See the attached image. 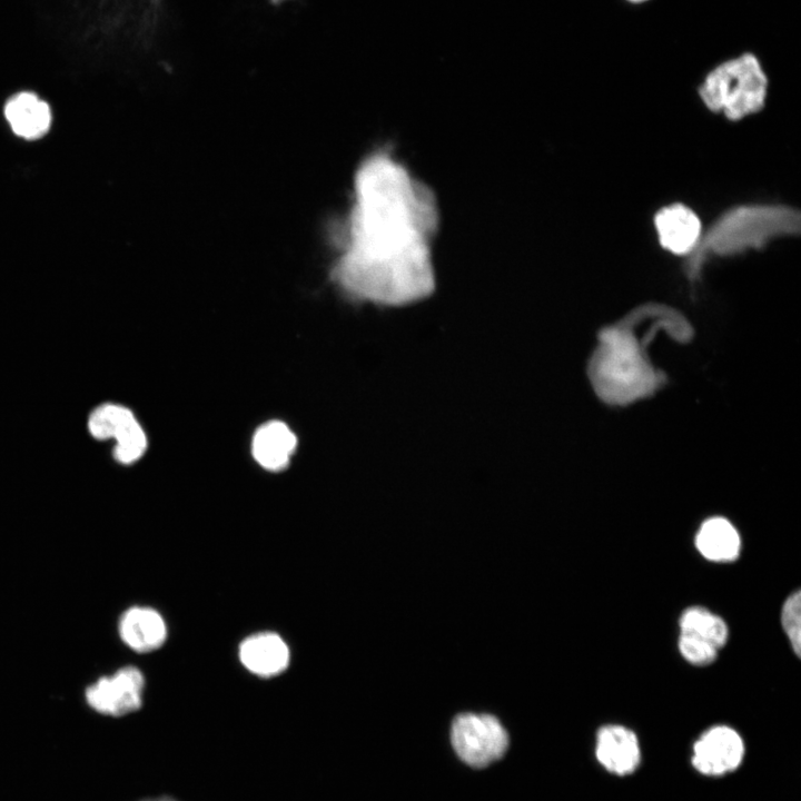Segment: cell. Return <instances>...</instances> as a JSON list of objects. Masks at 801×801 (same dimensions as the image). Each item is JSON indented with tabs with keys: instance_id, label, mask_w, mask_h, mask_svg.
<instances>
[{
	"instance_id": "1",
	"label": "cell",
	"mask_w": 801,
	"mask_h": 801,
	"mask_svg": "<svg viewBox=\"0 0 801 801\" xmlns=\"http://www.w3.org/2000/svg\"><path fill=\"white\" fill-rule=\"evenodd\" d=\"M432 195L396 160L366 158L354 179V199L333 278L350 298L403 307L435 288L431 240L437 218Z\"/></svg>"
},
{
	"instance_id": "2",
	"label": "cell",
	"mask_w": 801,
	"mask_h": 801,
	"mask_svg": "<svg viewBox=\"0 0 801 801\" xmlns=\"http://www.w3.org/2000/svg\"><path fill=\"white\" fill-rule=\"evenodd\" d=\"M636 326L637 313L634 308L599 332L587 376L596 396L607 405L632 404L652 396L665 385V373L651 363L646 350L656 333L664 330L682 344L693 337L691 324L674 308L654 324L644 338L636 333Z\"/></svg>"
},
{
	"instance_id": "3",
	"label": "cell",
	"mask_w": 801,
	"mask_h": 801,
	"mask_svg": "<svg viewBox=\"0 0 801 801\" xmlns=\"http://www.w3.org/2000/svg\"><path fill=\"white\" fill-rule=\"evenodd\" d=\"M799 231L800 214L790 206L746 204L732 207L703 230L699 245L686 257V278L695 284L711 258L762 249L775 239L791 237Z\"/></svg>"
},
{
	"instance_id": "4",
	"label": "cell",
	"mask_w": 801,
	"mask_h": 801,
	"mask_svg": "<svg viewBox=\"0 0 801 801\" xmlns=\"http://www.w3.org/2000/svg\"><path fill=\"white\" fill-rule=\"evenodd\" d=\"M698 92L710 111L738 121L763 109L768 78L758 58L743 53L712 69Z\"/></svg>"
},
{
	"instance_id": "5",
	"label": "cell",
	"mask_w": 801,
	"mask_h": 801,
	"mask_svg": "<svg viewBox=\"0 0 801 801\" xmlns=\"http://www.w3.org/2000/svg\"><path fill=\"white\" fill-rule=\"evenodd\" d=\"M451 742L464 763L484 768L505 754L508 734L491 714L462 713L452 723Z\"/></svg>"
},
{
	"instance_id": "6",
	"label": "cell",
	"mask_w": 801,
	"mask_h": 801,
	"mask_svg": "<svg viewBox=\"0 0 801 801\" xmlns=\"http://www.w3.org/2000/svg\"><path fill=\"white\" fill-rule=\"evenodd\" d=\"M89 434L97 441L113 439V458L123 465L139 461L147 449V436L135 414L127 407L103 403L87 421Z\"/></svg>"
},
{
	"instance_id": "7",
	"label": "cell",
	"mask_w": 801,
	"mask_h": 801,
	"mask_svg": "<svg viewBox=\"0 0 801 801\" xmlns=\"http://www.w3.org/2000/svg\"><path fill=\"white\" fill-rule=\"evenodd\" d=\"M145 678L136 666H123L112 675L102 676L85 692L86 701L95 711L110 716H122L137 711L142 704Z\"/></svg>"
},
{
	"instance_id": "8",
	"label": "cell",
	"mask_w": 801,
	"mask_h": 801,
	"mask_svg": "<svg viewBox=\"0 0 801 801\" xmlns=\"http://www.w3.org/2000/svg\"><path fill=\"white\" fill-rule=\"evenodd\" d=\"M744 754L740 734L730 726L715 725L694 743L692 765L705 775H722L735 770Z\"/></svg>"
},
{
	"instance_id": "9",
	"label": "cell",
	"mask_w": 801,
	"mask_h": 801,
	"mask_svg": "<svg viewBox=\"0 0 801 801\" xmlns=\"http://www.w3.org/2000/svg\"><path fill=\"white\" fill-rule=\"evenodd\" d=\"M653 225L660 246L675 256L689 257L703 233L698 214L680 202L660 208L654 215Z\"/></svg>"
},
{
	"instance_id": "10",
	"label": "cell",
	"mask_w": 801,
	"mask_h": 801,
	"mask_svg": "<svg viewBox=\"0 0 801 801\" xmlns=\"http://www.w3.org/2000/svg\"><path fill=\"white\" fill-rule=\"evenodd\" d=\"M595 755L610 772L625 775L640 762V745L635 733L617 724H607L597 731Z\"/></svg>"
},
{
	"instance_id": "11",
	"label": "cell",
	"mask_w": 801,
	"mask_h": 801,
	"mask_svg": "<svg viewBox=\"0 0 801 801\" xmlns=\"http://www.w3.org/2000/svg\"><path fill=\"white\" fill-rule=\"evenodd\" d=\"M289 649L276 633L260 632L245 639L239 646V660L253 674L263 678L276 676L289 663Z\"/></svg>"
},
{
	"instance_id": "12",
	"label": "cell",
	"mask_w": 801,
	"mask_h": 801,
	"mask_svg": "<svg viewBox=\"0 0 801 801\" xmlns=\"http://www.w3.org/2000/svg\"><path fill=\"white\" fill-rule=\"evenodd\" d=\"M118 632L122 642L139 653L159 649L167 637V626L162 616L147 606L128 609L119 620Z\"/></svg>"
},
{
	"instance_id": "13",
	"label": "cell",
	"mask_w": 801,
	"mask_h": 801,
	"mask_svg": "<svg viewBox=\"0 0 801 801\" xmlns=\"http://www.w3.org/2000/svg\"><path fill=\"white\" fill-rule=\"evenodd\" d=\"M296 445L297 439L290 428L283 422L271 421L256 431L251 452L261 467L276 472L288 465Z\"/></svg>"
},
{
	"instance_id": "14",
	"label": "cell",
	"mask_w": 801,
	"mask_h": 801,
	"mask_svg": "<svg viewBox=\"0 0 801 801\" xmlns=\"http://www.w3.org/2000/svg\"><path fill=\"white\" fill-rule=\"evenodd\" d=\"M4 116L13 132L29 140L42 137L51 125L49 106L31 92L11 97L4 107Z\"/></svg>"
},
{
	"instance_id": "15",
	"label": "cell",
	"mask_w": 801,
	"mask_h": 801,
	"mask_svg": "<svg viewBox=\"0 0 801 801\" xmlns=\"http://www.w3.org/2000/svg\"><path fill=\"white\" fill-rule=\"evenodd\" d=\"M700 554L712 562H732L741 551V538L733 524L722 516L705 520L695 535Z\"/></svg>"
},
{
	"instance_id": "16",
	"label": "cell",
	"mask_w": 801,
	"mask_h": 801,
	"mask_svg": "<svg viewBox=\"0 0 801 801\" xmlns=\"http://www.w3.org/2000/svg\"><path fill=\"white\" fill-rule=\"evenodd\" d=\"M680 633L695 635L721 649L728 641L729 630L724 620L701 606H691L681 614Z\"/></svg>"
},
{
	"instance_id": "17",
	"label": "cell",
	"mask_w": 801,
	"mask_h": 801,
	"mask_svg": "<svg viewBox=\"0 0 801 801\" xmlns=\"http://www.w3.org/2000/svg\"><path fill=\"white\" fill-rule=\"evenodd\" d=\"M781 623L791 646L797 654H801V593L795 591L784 601L781 612Z\"/></svg>"
},
{
	"instance_id": "18",
	"label": "cell",
	"mask_w": 801,
	"mask_h": 801,
	"mask_svg": "<svg viewBox=\"0 0 801 801\" xmlns=\"http://www.w3.org/2000/svg\"><path fill=\"white\" fill-rule=\"evenodd\" d=\"M681 655L694 665H708L712 663L719 649L708 641L692 634L680 633L678 642Z\"/></svg>"
},
{
	"instance_id": "19",
	"label": "cell",
	"mask_w": 801,
	"mask_h": 801,
	"mask_svg": "<svg viewBox=\"0 0 801 801\" xmlns=\"http://www.w3.org/2000/svg\"><path fill=\"white\" fill-rule=\"evenodd\" d=\"M148 801H176V800L166 797V798H158V799L148 800Z\"/></svg>"
},
{
	"instance_id": "20",
	"label": "cell",
	"mask_w": 801,
	"mask_h": 801,
	"mask_svg": "<svg viewBox=\"0 0 801 801\" xmlns=\"http://www.w3.org/2000/svg\"><path fill=\"white\" fill-rule=\"evenodd\" d=\"M630 1L641 2V1H645V0H630Z\"/></svg>"
}]
</instances>
